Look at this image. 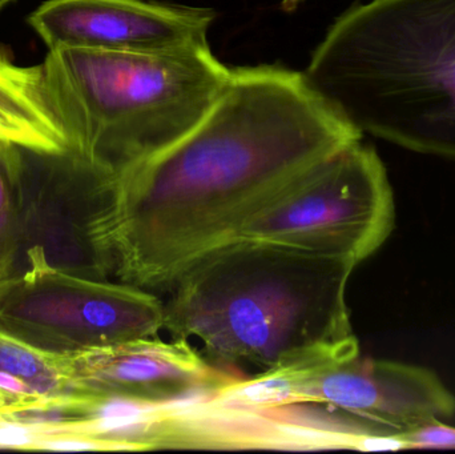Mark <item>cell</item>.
Listing matches in <instances>:
<instances>
[{
  "mask_svg": "<svg viewBox=\"0 0 455 454\" xmlns=\"http://www.w3.org/2000/svg\"><path fill=\"white\" fill-rule=\"evenodd\" d=\"M361 138L304 72L230 69L194 130L119 176L116 279L170 290L302 173Z\"/></svg>",
  "mask_w": 455,
  "mask_h": 454,
  "instance_id": "1",
  "label": "cell"
},
{
  "mask_svg": "<svg viewBox=\"0 0 455 454\" xmlns=\"http://www.w3.org/2000/svg\"><path fill=\"white\" fill-rule=\"evenodd\" d=\"M357 263L272 243L232 240L170 287L165 330L224 364L262 370L360 354L347 306Z\"/></svg>",
  "mask_w": 455,
  "mask_h": 454,
  "instance_id": "2",
  "label": "cell"
},
{
  "mask_svg": "<svg viewBox=\"0 0 455 454\" xmlns=\"http://www.w3.org/2000/svg\"><path fill=\"white\" fill-rule=\"evenodd\" d=\"M304 75L361 133L455 159V0H371L350 8Z\"/></svg>",
  "mask_w": 455,
  "mask_h": 454,
  "instance_id": "3",
  "label": "cell"
},
{
  "mask_svg": "<svg viewBox=\"0 0 455 454\" xmlns=\"http://www.w3.org/2000/svg\"><path fill=\"white\" fill-rule=\"evenodd\" d=\"M43 66L71 149L119 176L194 130L232 69L208 43L156 52L56 48Z\"/></svg>",
  "mask_w": 455,
  "mask_h": 454,
  "instance_id": "4",
  "label": "cell"
},
{
  "mask_svg": "<svg viewBox=\"0 0 455 454\" xmlns=\"http://www.w3.org/2000/svg\"><path fill=\"white\" fill-rule=\"evenodd\" d=\"M395 212L384 163L373 147L357 141L302 173L254 212L232 240L272 243L360 264L387 242Z\"/></svg>",
  "mask_w": 455,
  "mask_h": 454,
  "instance_id": "5",
  "label": "cell"
},
{
  "mask_svg": "<svg viewBox=\"0 0 455 454\" xmlns=\"http://www.w3.org/2000/svg\"><path fill=\"white\" fill-rule=\"evenodd\" d=\"M20 155L21 252L34 248L48 266L76 276L116 277L119 175L74 149Z\"/></svg>",
  "mask_w": 455,
  "mask_h": 454,
  "instance_id": "6",
  "label": "cell"
},
{
  "mask_svg": "<svg viewBox=\"0 0 455 454\" xmlns=\"http://www.w3.org/2000/svg\"><path fill=\"white\" fill-rule=\"evenodd\" d=\"M0 290V330L43 351L71 354L152 338L165 307L144 288L52 268L39 251Z\"/></svg>",
  "mask_w": 455,
  "mask_h": 454,
  "instance_id": "7",
  "label": "cell"
},
{
  "mask_svg": "<svg viewBox=\"0 0 455 454\" xmlns=\"http://www.w3.org/2000/svg\"><path fill=\"white\" fill-rule=\"evenodd\" d=\"M67 394L165 407L213 396L241 378L208 364L184 339L156 336L60 354Z\"/></svg>",
  "mask_w": 455,
  "mask_h": 454,
  "instance_id": "8",
  "label": "cell"
},
{
  "mask_svg": "<svg viewBox=\"0 0 455 454\" xmlns=\"http://www.w3.org/2000/svg\"><path fill=\"white\" fill-rule=\"evenodd\" d=\"M323 404L366 426L405 434L455 415V396L424 367L358 356L297 376L293 405Z\"/></svg>",
  "mask_w": 455,
  "mask_h": 454,
  "instance_id": "9",
  "label": "cell"
},
{
  "mask_svg": "<svg viewBox=\"0 0 455 454\" xmlns=\"http://www.w3.org/2000/svg\"><path fill=\"white\" fill-rule=\"evenodd\" d=\"M212 10L146 0H48L28 18L50 50L156 52L208 43Z\"/></svg>",
  "mask_w": 455,
  "mask_h": 454,
  "instance_id": "10",
  "label": "cell"
},
{
  "mask_svg": "<svg viewBox=\"0 0 455 454\" xmlns=\"http://www.w3.org/2000/svg\"><path fill=\"white\" fill-rule=\"evenodd\" d=\"M0 141L44 152L71 149L44 66H18L0 53Z\"/></svg>",
  "mask_w": 455,
  "mask_h": 454,
  "instance_id": "11",
  "label": "cell"
},
{
  "mask_svg": "<svg viewBox=\"0 0 455 454\" xmlns=\"http://www.w3.org/2000/svg\"><path fill=\"white\" fill-rule=\"evenodd\" d=\"M0 394L20 402L24 412L43 410L67 394L60 354L43 351L0 330Z\"/></svg>",
  "mask_w": 455,
  "mask_h": 454,
  "instance_id": "12",
  "label": "cell"
},
{
  "mask_svg": "<svg viewBox=\"0 0 455 454\" xmlns=\"http://www.w3.org/2000/svg\"><path fill=\"white\" fill-rule=\"evenodd\" d=\"M20 148L0 141V221L18 212Z\"/></svg>",
  "mask_w": 455,
  "mask_h": 454,
  "instance_id": "13",
  "label": "cell"
},
{
  "mask_svg": "<svg viewBox=\"0 0 455 454\" xmlns=\"http://www.w3.org/2000/svg\"><path fill=\"white\" fill-rule=\"evenodd\" d=\"M20 252V232L15 213L0 221V290L13 275L18 274L16 263Z\"/></svg>",
  "mask_w": 455,
  "mask_h": 454,
  "instance_id": "14",
  "label": "cell"
},
{
  "mask_svg": "<svg viewBox=\"0 0 455 454\" xmlns=\"http://www.w3.org/2000/svg\"><path fill=\"white\" fill-rule=\"evenodd\" d=\"M411 448H455V428L443 421L427 424L403 434Z\"/></svg>",
  "mask_w": 455,
  "mask_h": 454,
  "instance_id": "15",
  "label": "cell"
},
{
  "mask_svg": "<svg viewBox=\"0 0 455 454\" xmlns=\"http://www.w3.org/2000/svg\"><path fill=\"white\" fill-rule=\"evenodd\" d=\"M26 408L7 394H0V421H10L13 416L20 415Z\"/></svg>",
  "mask_w": 455,
  "mask_h": 454,
  "instance_id": "16",
  "label": "cell"
},
{
  "mask_svg": "<svg viewBox=\"0 0 455 454\" xmlns=\"http://www.w3.org/2000/svg\"><path fill=\"white\" fill-rule=\"evenodd\" d=\"M301 2H302V0H285V5H286V8H289V10H291V8L296 7V5Z\"/></svg>",
  "mask_w": 455,
  "mask_h": 454,
  "instance_id": "17",
  "label": "cell"
},
{
  "mask_svg": "<svg viewBox=\"0 0 455 454\" xmlns=\"http://www.w3.org/2000/svg\"><path fill=\"white\" fill-rule=\"evenodd\" d=\"M12 2H15V0H0V11H2L3 8L7 7V5Z\"/></svg>",
  "mask_w": 455,
  "mask_h": 454,
  "instance_id": "18",
  "label": "cell"
}]
</instances>
